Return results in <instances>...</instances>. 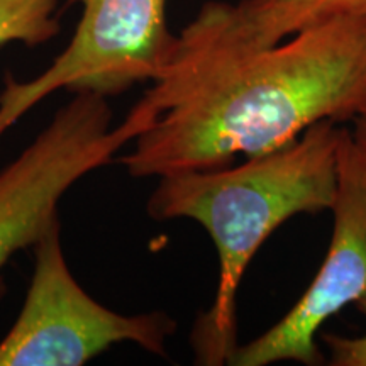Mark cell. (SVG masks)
<instances>
[{"label": "cell", "mask_w": 366, "mask_h": 366, "mask_svg": "<svg viewBox=\"0 0 366 366\" xmlns=\"http://www.w3.org/2000/svg\"><path fill=\"white\" fill-rule=\"evenodd\" d=\"M137 102L148 126L119 159L136 178L268 153L324 119L366 116V17L267 48L229 44L190 21Z\"/></svg>", "instance_id": "6da1fadb"}, {"label": "cell", "mask_w": 366, "mask_h": 366, "mask_svg": "<svg viewBox=\"0 0 366 366\" xmlns=\"http://www.w3.org/2000/svg\"><path fill=\"white\" fill-rule=\"evenodd\" d=\"M342 131L337 121L324 119L297 139L246 158L239 167L159 177L148 200L149 216L199 222L217 251L216 297L190 337L199 365H229L239 346L237 290L263 242L294 216L331 210Z\"/></svg>", "instance_id": "7a4b0ae2"}, {"label": "cell", "mask_w": 366, "mask_h": 366, "mask_svg": "<svg viewBox=\"0 0 366 366\" xmlns=\"http://www.w3.org/2000/svg\"><path fill=\"white\" fill-rule=\"evenodd\" d=\"M137 102L112 126L107 97L79 92L54 114L14 162L0 170V294L2 269L19 251L33 248L58 222L63 195L100 167L112 163L148 126Z\"/></svg>", "instance_id": "3957f363"}, {"label": "cell", "mask_w": 366, "mask_h": 366, "mask_svg": "<svg viewBox=\"0 0 366 366\" xmlns=\"http://www.w3.org/2000/svg\"><path fill=\"white\" fill-rule=\"evenodd\" d=\"M33 251V278L16 322L0 341V366H81L121 342L167 355L175 320L163 312L117 314L86 294L63 254L59 224Z\"/></svg>", "instance_id": "277c9868"}, {"label": "cell", "mask_w": 366, "mask_h": 366, "mask_svg": "<svg viewBox=\"0 0 366 366\" xmlns=\"http://www.w3.org/2000/svg\"><path fill=\"white\" fill-rule=\"evenodd\" d=\"M81 9L70 43L34 79L6 76L0 94V137L58 90L119 95L151 81L175 43L168 0H70Z\"/></svg>", "instance_id": "5b68a950"}, {"label": "cell", "mask_w": 366, "mask_h": 366, "mask_svg": "<svg viewBox=\"0 0 366 366\" xmlns=\"http://www.w3.org/2000/svg\"><path fill=\"white\" fill-rule=\"evenodd\" d=\"M331 210V246L307 290L274 326L237 346L229 365H319L322 356L315 336L322 324L366 295V162L346 127L337 153V190Z\"/></svg>", "instance_id": "8992f818"}, {"label": "cell", "mask_w": 366, "mask_h": 366, "mask_svg": "<svg viewBox=\"0 0 366 366\" xmlns=\"http://www.w3.org/2000/svg\"><path fill=\"white\" fill-rule=\"evenodd\" d=\"M360 17H366V0H212L192 22L229 44L267 48L327 22Z\"/></svg>", "instance_id": "52a82bcc"}, {"label": "cell", "mask_w": 366, "mask_h": 366, "mask_svg": "<svg viewBox=\"0 0 366 366\" xmlns=\"http://www.w3.org/2000/svg\"><path fill=\"white\" fill-rule=\"evenodd\" d=\"M59 0H0V48L19 43L36 48L59 33Z\"/></svg>", "instance_id": "ba28073f"}, {"label": "cell", "mask_w": 366, "mask_h": 366, "mask_svg": "<svg viewBox=\"0 0 366 366\" xmlns=\"http://www.w3.org/2000/svg\"><path fill=\"white\" fill-rule=\"evenodd\" d=\"M356 305L366 320V295L361 297ZM322 341L329 347V353H331L329 363L332 366H366V332L356 337L322 334Z\"/></svg>", "instance_id": "9c48e42d"}, {"label": "cell", "mask_w": 366, "mask_h": 366, "mask_svg": "<svg viewBox=\"0 0 366 366\" xmlns=\"http://www.w3.org/2000/svg\"><path fill=\"white\" fill-rule=\"evenodd\" d=\"M351 134H353V139L358 149L363 154L366 162V116H360L353 119V129H351Z\"/></svg>", "instance_id": "30bf717a"}]
</instances>
